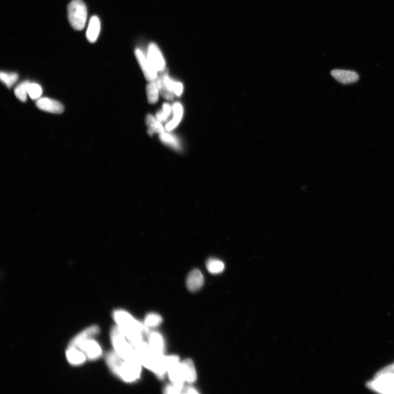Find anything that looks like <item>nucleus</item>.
<instances>
[{
    "label": "nucleus",
    "instance_id": "1",
    "mask_svg": "<svg viewBox=\"0 0 394 394\" xmlns=\"http://www.w3.org/2000/svg\"><path fill=\"white\" fill-rule=\"evenodd\" d=\"M106 361L111 371L126 382H135L140 377L142 365L138 360L125 359L114 350L107 354Z\"/></svg>",
    "mask_w": 394,
    "mask_h": 394
},
{
    "label": "nucleus",
    "instance_id": "2",
    "mask_svg": "<svg viewBox=\"0 0 394 394\" xmlns=\"http://www.w3.org/2000/svg\"><path fill=\"white\" fill-rule=\"evenodd\" d=\"M114 318L117 326L133 346L142 342L143 335L149 333L148 327L125 310H115Z\"/></svg>",
    "mask_w": 394,
    "mask_h": 394
},
{
    "label": "nucleus",
    "instance_id": "3",
    "mask_svg": "<svg viewBox=\"0 0 394 394\" xmlns=\"http://www.w3.org/2000/svg\"><path fill=\"white\" fill-rule=\"evenodd\" d=\"M111 340L115 351L120 357L126 360H138L133 345L127 341V338L117 326L111 329Z\"/></svg>",
    "mask_w": 394,
    "mask_h": 394
},
{
    "label": "nucleus",
    "instance_id": "4",
    "mask_svg": "<svg viewBox=\"0 0 394 394\" xmlns=\"http://www.w3.org/2000/svg\"><path fill=\"white\" fill-rule=\"evenodd\" d=\"M69 22L76 30H82L86 26L87 19V10L86 4L82 0H72L68 7Z\"/></svg>",
    "mask_w": 394,
    "mask_h": 394
},
{
    "label": "nucleus",
    "instance_id": "5",
    "mask_svg": "<svg viewBox=\"0 0 394 394\" xmlns=\"http://www.w3.org/2000/svg\"><path fill=\"white\" fill-rule=\"evenodd\" d=\"M93 338H88L79 341L72 347L77 348L82 351L88 359H97L101 356L102 351L99 343Z\"/></svg>",
    "mask_w": 394,
    "mask_h": 394
},
{
    "label": "nucleus",
    "instance_id": "6",
    "mask_svg": "<svg viewBox=\"0 0 394 394\" xmlns=\"http://www.w3.org/2000/svg\"><path fill=\"white\" fill-rule=\"evenodd\" d=\"M168 374L172 384L182 391L184 383L186 381L181 363L178 361L173 364L169 368Z\"/></svg>",
    "mask_w": 394,
    "mask_h": 394
},
{
    "label": "nucleus",
    "instance_id": "7",
    "mask_svg": "<svg viewBox=\"0 0 394 394\" xmlns=\"http://www.w3.org/2000/svg\"><path fill=\"white\" fill-rule=\"evenodd\" d=\"M135 54L147 79L150 82L155 81L157 78V71L153 67L148 58L139 49L136 50Z\"/></svg>",
    "mask_w": 394,
    "mask_h": 394
},
{
    "label": "nucleus",
    "instance_id": "8",
    "mask_svg": "<svg viewBox=\"0 0 394 394\" xmlns=\"http://www.w3.org/2000/svg\"><path fill=\"white\" fill-rule=\"evenodd\" d=\"M148 59L157 72H162L165 70V60L155 44H151L149 47Z\"/></svg>",
    "mask_w": 394,
    "mask_h": 394
},
{
    "label": "nucleus",
    "instance_id": "9",
    "mask_svg": "<svg viewBox=\"0 0 394 394\" xmlns=\"http://www.w3.org/2000/svg\"><path fill=\"white\" fill-rule=\"evenodd\" d=\"M36 106L40 110L53 114H61L64 111V107L60 102L48 98L39 99Z\"/></svg>",
    "mask_w": 394,
    "mask_h": 394
},
{
    "label": "nucleus",
    "instance_id": "10",
    "mask_svg": "<svg viewBox=\"0 0 394 394\" xmlns=\"http://www.w3.org/2000/svg\"><path fill=\"white\" fill-rule=\"evenodd\" d=\"M149 347L153 352L158 356H163L165 343L163 336L159 333L154 332L149 337Z\"/></svg>",
    "mask_w": 394,
    "mask_h": 394
},
{
    "label": "nucleus",
    "instance_id": "11",
    "mask_svg": "<svg viewBox=\"0 0 394 394\" xmlns=\"http://www.w3.org/2000/svg\"><path fill=\"white\" fill-rule=\"evenodd\" d=\"M204 282V279L202 272L199 269H195L190 273L188 277L186 286L189 291L195 292L202 288Z\"/></svg>",
    "mask_w": 394,
    "mask_h": 394
},
{
    "label": "nucleus",
    "instance_id": "12",
    "mask_svg": "<svg viewBox=\"0 0 394 394\" xmlns=\"http://www.w3.org/2000/svg\"><path fill=\"white\" fill-rule=\"evenodd\" d=\"M332 76L337 81L343 84L356 82L359 79L357 73L355 71L344 70H334L331 71Z\"/></svg>",
    "mask_w": 394,
    "mask_h": 394
},
{
    "label": "nucleus",
    "instance_id": "13",
    "mask_svg": "<svg viewBox=\"0 0 394 394\" xmlns=\"http://www.w3.org/2000/svg\"><path fill=\"white\" fill-rule=\"evenodd\" d=\"M100 21L97 16L94 15L91 18L86 32L88 42L95 43L97 40L100 31Z\"/></svg>",
    "mask_w": 394,
    "mask_h": 394
},
{
    "label": "nucleus",
    "instance_id": "14",
    "mask_svg": "<svg viewBox=\"0 0 394 394\" xmlns=\"http://www.w3.org/2000/svg\"><path fill=\"white\" fill-rule=\"evenodd\" d=\"M173 117L171 121L165 125L166 130L170 132L179 125L183 114V109L181 103L176 102L173 106Z\"/></svg>",
    "mask_w": 394,
    "mask_h": 394
},
{
    "label": "nucleus",
    "instance_id": "15",
    "mask_svg": "<svg viewBox=\"0 0 394 394\" xmlns=\"http://www.w3.org/2000/svg\"><path fill=\"white\" fill-rule=\"evenodd\" d=\"M67 358L69 363L73 365H79L84 364L87 360L85 354L75 347H68Z\"/></svg>",
    "mask_w": 394,
    "mask_h": 394
},
{
    "label": "nucleus",
    "instance_id": "16",
    "mask_svg": "<svg viewBox=\"0 0 394 394\" xmlns=\"http://www.w3.org/2000/svg\"><path fill=\"white\" fill-rule=\"evenodd\" d=\"M100 329L98 326L94 325L88 327L75 336L70 342L68 347H74L79 341L88 339V338L93 337L98 335Z\"/></svg>",
    "mask_w": 394,
    "mask_h": 394
},
{
    "label": "nucleus",
    "instance_id": "17",
    "mask_svg": "<svg viewBox=\"0 0 394 394\" xmlns=\"http://www.w3.org/2000/svg\"><path fill=\"white\" fill-rule=\"evenodd\" d=\"M184 376L186 382L193 383L197 380V372L194 362L190 359H187L181 362Z\"/></svg>",
    "mask_w": 394,
    "mask_h": 394
},
{
    "label": "nucleus",
    "instance_id": "18",
    "mask_svg": "<svg viewBox=\"0 0 394 394\" xmlns=\"http://www.w3.org/2000/svg\"><path fill=\"white\" fill-rule=\"evenodd\" d=\"M146 123L149 128L148 132L151 136L155 133L160 134L165 132L162 123L151 115L147 116Z\"/></svg>",
    "mask_w": 394,
    "mask_h": 394
},
{
    "label": "nucleus",
    "instance_id": "19",
    "mask_svg": "<svg viewBox=\"0 0 394 394\" xmlns=\"http://www.w3.org/2000/svg\"><path fill=\"white\" fill-rule=\"evenodd\" d=\"M159 139L163 143L174 149L179 151L181 150L180 142L175 136L164 132L159 134Z\"/></svg>",
    "mask_w": 394,
    "mask_h": 394
},
{
    "label": "nucleus",
    "instance_id": "20",
    "mask_svg": "<svg viewBox=\"0 0 394 394\" xmlns=\"http://www.w3.org/2000/svg\"><path fill=\"white\" fill-rule=\"evenodd\" d=\"M206 267L209 271L213 275H218L224 269V264L221 260L211 258L207 260Z\"/></svg>",
    "mask_w": 394,
    "mask_h": 394
},
{
    "label": "nucleus",
    "instance_id": "21",
    "mask_svg": "<svg viewBox=\"0 0 394 394\" xmlns=\"http://www.w3.org/2000/svg\"><path fill=\"white\" fill-rule=\"evenodd\" d=\"M163 78L165 85L168 89L171 91L175 95L180 96L182 95L183 90V87L181 83L173 81L168 74H165L163 76Z\"/></svg>",
    "mask_w": 394,
    "mask_h": 394
},
{
    "label": "nucleus",
    "instance_id": "22",
    "mask_svg": "<svg viewBox=\"0 0 394 394\" xmlns=\"http://www.w3.org/2000/svg\"><path fill=\"white\" fill-rule=\"evenodd\" d=\"M147 93L149 103L154 104L157 102L159 98V91L156 80L151 81L148 85L147 87Z\"/></svg>",
    "mask_w": 394,
    "mask_h": 394
},
{
    "label": "nucleus",
    "instance_id": "23",
    "mask_svg": "<svg viewBox=\"0 0 394 394\" xmlns=\"http://www.w3.org/2000/svg\"><path fill=\"white\" fill-rule=\"evenodd\" d=\"M159 93L166 100L172 101L174 99L175 94L165 85L162 76L157 78L156 79Z\"/></svg>",
    "mask_w": 394,
    "mask_h": 394
},
{
    "label": "nucleus",
    "instance_id": "24",
    "mask_svg": "<svg viewBox=\"0 0 394 394\" xmlns=\"http://www.w3.org/2000/svg\"><path fill=\"white\" fill-rule=\"evenodd\" d=\"M161 316L156 313H150L144 319V324L147 327H155L162 323Z\"/></svg>",
    "mask_w": 394,
    "mask_h": 394
},
{
    "label": "nucleus",
    "instance_id": "25",
    "mask_svg": "<svg viewBox=\"0 0 394 394\" xmlns=\"http://www.w3.org/2000/svg\"><path fill=\"white\" fill-rule=\"evenodd\" d=\"M172 111L173 108L171 105L168 103H164L163 105L162 110L157 112L156 118L161 123L166 122L171 116Z\"/></svg>",
    "mask_w": 394,
    "mask_h": 394
},
{
    "label": "nucleus",
    "instance_id": "26",
    "mask_svg": "<svg viewBox=\"0 0 394 394\" xmlns=\"http://www.w3.org/2000/svg\"><path fill=\"white\" fill-rule=\"evenodd\" d=\"M30 82L26 81L20 84L14 90L15 95L22 101H26L28 93V87Z\"/></svg>",
    "mask_w": 394,
    "mask_h": 394
},
{
    "label": "nucleus",
    "instance_id": "27",
    "mask_svg": "<svg viewBox=\"0 0 394 394\" xmlns=\"http://www.w3.org/2000/svg\"><path fill=\"white\" fill-rule=\"evenodd\" d=\"M2 81L6 85L7 87L11 88L16 82H17L18 75L15 73H7V72H2L0 74Z\"/></svg>",
    "mask_w": 394,
    "mask_h": 394
},
{
    "label": "nucleus",
    "instance_id": "28",
    "mask_svg": "<svg viewBox=\"0 0 394 394\" xmlns=\"http://www.w3.org/2000/svg\"><path fill=\"white\" fill-rule=\"evenodd\" d=\"M42 93L41 86L36 84H30L28 87V94L32 99H37L41 96Z\"/></svg>",
    "mask_w": 394,
    "mask_h": 394
},
{
    "label": "nucleus",
    "instance_id": "29",
    "mask_svg": "<svg viewBox=\"0 0 394 394\" xmlns=\"http://www.w3.org/2000/svg\"><path fill=\"white\" fill-rule=\"evenodd\" d=\"M164 393H182V390L176 386L172 384L171 385L167 386L164 389Z\"/></svg>",
    "mask_w": 394,
    "mask_h": 394
},
{
    "label": "nucleus",
    "instance_id": "30",
    "mask_svg": "<svg viewBox=\"0 0 394 394\" xmlns=\"http://www.w3.org/2000/svg\"><path fill=\"white\" fill-rule=\"evenodd\" d=\"M182 393L197 394L198 393V392L194 387H183L182 391Z\"/></svg>",
    "mask_w": 394,
    "mask_h": 394
},
{
    "label": "nucleus",
    "instance_id": "31",
    "mask_svg": "<svg viewBox=\"0 0 394 394\" xmlns=\"http://www.w3.org/2000/svg\"><path fill=\"white\" fill-rule=\"evenodd\" d=\"M387 367L390 369V370L394 372V364L393 365L389 366Z\"/></svg>",
    "mask_w": 394,
    "mask_h": 394
}]
</instances>
